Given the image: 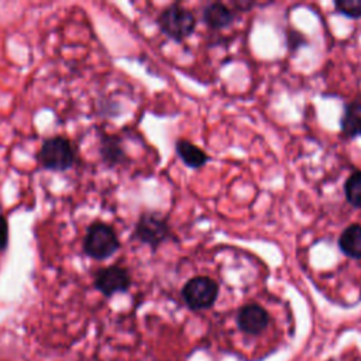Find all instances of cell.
Returning a JSON list of instances; mask_svg holds the SVG:
<instances>
[{
	"mask_svg": "<svg viewBox=\"0 0 361 361\" xmlns=\"http://www.w3.org/2000/svg\"><path fill=\"white\" fill-rule=\"evenodd\" d=\"M341 252L350 258H361V224L348 226L338 237Z\"/></svg>",
	"mask_w": 361,
	"mask_h": 361,
	"instance_id": "30bf717a",
	"label": "cell"
},
{
	"mask_svg": "<svg viewBox=\"0 0 361 361\" xmlns=\"http://www.w3.org/2000/svg\"><path fill=\"white\" fill-rule=\"evenodd\" d=\"M102 157H103V161L110 165V166H114V165H118L121 162H124L126 159V154L120 145V141L116 138V137H109V135H104L102 138Z\"/></svg>",
	"mask_w": 361,
	"mask_h": 361,
	"instance_id": "7c38bea8",
	"label": "cell"
},
{
	"mask_svg": "<svg viewBox=\"0 0 361 361\" xmlns=\"http://www.w3.org/2000/svg\"><path fill=\"white\" fill-rule=\"evenodd\" d=\"M233 18L231 10L223 3H210L203 11L204 23L213 30H220L230 25Z\"/></svg>",
	"mask_w": 361,
	"mask_h": 361,
	"instance_id": "8fae6325",
	"label": "cell"
},
{
	"mask_svg": "<svg viewBox=\"0 0 361 361\" xmlns=\"http://www.w3.org/2000/svg\"><path fill=\"white\" fill-rule=\"evenodd\" d=\"M169 235L171 230L166 220L157 213L141 214L134 230V237L141 243L149 245L152 250H155L165 240H168Z\"/></svg>",
	"mask_w": 361,
	"mask_h": 361,
	"instance_id": "5b68a950",
	"label": "cell"
},
{
	"mask_svg": "<svg viewBox=\"0 0 361 361\" xmlns=\"http://www.w3.org/2000/svg\"><path fill=\"white\" fill-rule=\"evenodd\" d=\"M340 128L345 138H355L361 135V99L345 104L344 114L340 120Z\"/></svg>",
	"mask_w": 361,
	"mask_h": 361,
	"instance_id": "ba28073f",
	"label": "cell"
},
{
	"mask_svg": "<svg viewBox=\"0 0 361 361\" xmlns=\"http://www.w3.org/2000/svg\"><path fill=\"white\" fill-rule=\"evenodd\" d=\"M217 293V283L207 276H195L182 288L183 300L193 310L210 307L216 302Z\"/></svg>",
	"mask_w": 361,
	"mask_h": 361,
	"instance_id": "277c9868",
	"label": "cell"
},
{
	"mask_svg": "<svg viewBox=\"0 0 361 361\" xmlns=\"http://www.w3.org/2000/svg\"><path fill=\"white\" fill-rule=\"evenodd\" d=\"M269 316L264 307L255 303L243 306L237 314V324L240 330L247 334H258L268 326Z\"/></svg>",
	"mask_w": 361,
	"mask_h": 361,
	"instance_id": "52a82bcc",
	"label": "cell"
},
{
	"mask_svg": "<svg viewBox=\"0 0 361 361\" xmlns=\"http://www.w3.org/2000/svg\"><path fill=\"white\" fill-rule=\"evenodd\" d=\"M175 148L179 158L189 168L199 169L203 165H206V162L209 161V157L206 155V152L188 140H178L175 144Z\"/></svg>",
	"mask_w": 361,
	"mask_h": 361,
	"instance_id": "9c48e42d",
	"label": "cell"
},
{
	"mask_svg": "<svg viewBox=\"0 0 361 361\" xmlns=\"http://www.w3.org/2000/svg\"><path fill=\"white\" fill-rule=\"evenodd\" d=\"M344 193L351 206L361 209V171H355L347 178L344 183Z\"/></svg>",
	"mask_w": 361,
	"mask_h": 361,
	"instance_id": "4fadbf2b",
	"label": "cell"
},
{
	"mask_svg": "<svg viewBox=\"0 0 361 361\" xmlns=\"http://www.w3.org/2000/svg\"><path fill=\"white\" fill-rule=\"evenodd\" d=\"M158 25L161 31L169 38L182 41L193 32L196 27V18L188 8L179 4H171L159 14Z\"/></svg>",
	"mask_w": 361,
	"mask_h": 361,
	"instance_id": "3957f363",
	"label": "cell"
},
{
	"mask_svg": "<svg viewBox=\"0 0 361 361\" xmlns=\"http://www.w3.org/2000/svg\"><path fill=\"white\" fill-rule=\"evenodd\" d=\"M334 7L340 14L348 18L361 17V0H336Z\"/></svg>",
	"mask_w": 361,
	"mask_h": 361,
	"instance_id": "5bb4252c",
	"label": "cell"
},
{
	"mask_svg": "<svg viewBox=\"0 0 361 361\" xmlns=\"http://www.w3.org/2000/svg\"><path fill=\"white\" fill-rule=\"evenodd\" d=\"M8 245V223L4 216L0 214V251H4Z\"/></svg>",
	"mask_w": 361,
	"mask_h": 361,
	"instance_id": "9a60e30c",
	"label": "cell"
},
{
	"mask_svg": "<svg viewBox=\"0 0 361 361\" xmlns=\"http://www.w3.org/2000/svg\"><path fill=\"white\" fill-rule=\"evenodd\" d=\"M120 247L116 231L102 221L89 226L83 238V251L94 259H106L111 257Z\"/></svg>",
	"mask_w": 361,
	"mask_h": 361,
	"instance_id": "7a4b0ae2",
	"label": "cell"
},
{
	"mask_svg": "<svg viewBox=\"0 0 361 361\" xmlns=\"http://www.w3.org/2000/svg\"><path fill=\"white\" fill-rule=\"evenodd\" d=\"M38 161L45 169L63 172L76 162V149L68 138L52 137L42 142Z\"/></svg>",
	"mask_w": 361,
	"mask_h": 361,
	"instance_id": "6da1fadb",
	"label": "cell"
},
{
	"mask_svg": "<svg viewBox=\"0 0 361 361\" xmlns=\"http://www.w3.org/2000/svg\"><path fill=\"white\" fill-rule=\"evenodd\" d=\"M93 283L104 296H111L118 292H126L131 285V276L126 268L120 265H110L94 274Z\"/></svg>",
	"mask_w": 361,
	"mask_h": 361,
	"instance_id": "8992f818",
	"label": "cell"
}]
</instances>
